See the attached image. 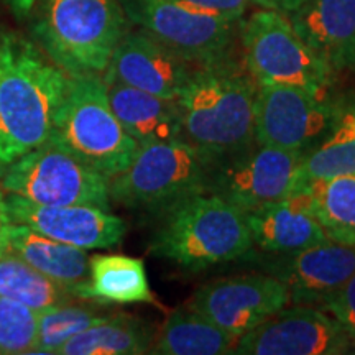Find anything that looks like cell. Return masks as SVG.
I'll list each match as a JSON object with an SVG mask.
<instances>
[{
  "label": "cell",
  "instance_id": "obj_8",
  "mask_svg": "<svg viewBox=\"0 0 355 355\" xmlns=\"http://www.w3.org/2000/svg\"><path fill=\"white\" fill-rule=\"evenodd\" d=\"M127 20L198 66L232 60L241 20L191 7L181 0H119Z\"/></svg>",
  "mask_w": 355,
  "mask_h": 355
},
{
  "label": "cell",
  "instance_id": "obj_30",
  "mask_svg": "<svg viewBox=\"0 0 355 355\" xmlns=\"http://www.w3.org/2000/svg\"><path fill=\"white\" fill-rule=\"evenodd\" d=\"M191 7L201 8V10L219 13L230 20H242L248 3L252 0H181Z\"/></svg>",
  "mask_w": 355,
  "mask_h": 355
},
{
  "label": "cell",
  "instance_id": "obj_16",
  "mask_svg": "<svg viewBox=\"0 0 355 355\" xmlns=\"http://www.w3.org/2000/svg\"><path fill=\"white\" fill-rule=\"evenodd\" d=\"M199 68L202 66L184 60L141 30L128 28L104 73L128 86L175 101Z\"/></svg>",
  "mask_w": 355,
  "mask_h": 355
},
{
  "label": "cell",
  "instance_id": "obj_5",
  "mask_svg": "<svg viewBox=\"0 0 355 355\" xmlns=\"http://www.w3.org/2000/svg\"><path fill=\"white\" fill-rule=\"evenodd\" d=\"M50 141L107 180L125 170L139 150L110 109L102 74L69 76Z\"/></svg>",
  "mask_w": 355,
  "mask_h": 355
},
{
  "label": "cell",
  "instance_id": "obj_23",
  "mask_svg": "<svg viewBox=\"0 0 355 355\" xmlns=\"http://www.w3.org/2000/svg\"><path fill=\"white\" fill-rule=\"evenodd\" d=\"M157 331L145 319L112 313L69 339L58 355H140L150 354Z\"/></svg>",
  "mask_w": 355,
  "mask_h": 355
},
{
  "label": "cell",
  "instance_id": "obj_31",
  "mask_svg": "<svg viewBox=\"0 0 355 355\" xmlns=\"http://www.w3.org/2000/svg\"><path fill=\"white\" fill-rule=\"evenodd\" d=\"M308 0H252V3L260 6L261 8H270V10H277L290 15L291 12L298 10Z\"/></svg>",
  "mask_w": 355,
  "mask_h": 355
},
{
  "label": "cell",
  "instance_id": "obj_26",
  "mask_svg": "<svg viewBox=\"0 0 355 355\" xmlns=\"http://www.w3.org/2000/svg\"><path fill=\"white\" fill-rule=\"evenodd\" d=\"M112 313L107 304L86 300H71L40 311L33 354H58L69 339Z\"/></svg>",
  "mask_w": 355,
  "mask_h": 355
},
{
  "label": "cell",
  "instance_id": "obj_28",
  "mask_svg": "<svg viewBox=\"0 0 355 355\" xmlns=\"http://www.w3.org/2000/svg\"><path fill=\"white\" fill-rule=\"evenodd\" d=\"M37 334V311L0 296V355L33 354Z\"/></svg>",
  "mask_w": 355,
  "mask_h": 355
},
{
  "label": "cell",
  "instance_id": "obj_10",
  "mask_svg": "<svg viewBox=\"0 0 355 355\" xmlns=\"http://www.w3.org/2000/svg\"><path fill=\"white\" fill-rule=\"evenodd\" d=\"M344 107V102L303 87L257 83L255 144L304 155L329 132Z\"/></svg>",
  "mask_w": 355,
  "mask_h": 355
},
{
  "label": "cell",
  "instance_id": "obj_33",
  "mask_svg": "<svg viewBox=\"0 0 355 355\" xmlns=\"http://www.w3.org/2000/svg\"><path fill=\"white\" fill-rule=\"evenodd\" d=\"M6 2L19 19H26V17L33 12L35 2H37V0H6Z\"/></svg>",
  "mask_w": 355,
  "mask_h": 355
},
{
  "label": "cell",
  "instance_id": "obj_6",
  "mask_svg": "<svg viewBox=\"0 0 355 355\" xmlns=\"http://www.w3.org/2000/svg\"><path fill=\"white\" fill-rule=\"evenodd\" d=\"M214 165L183 139L139 146L130 165L109 178L110 202L159 214L181 199L207 193Z\"/></svg>",
  "mask_w": 355,
  "mask_h": 355
},
{
  "label": "cell",
  "instance_id": "obj_20",
  "mask_svg": "<svg viewBox=\"0 0 355 355\" xmlns=\"http://www.w3.org/2000/svg\"><path fill=\"white\" fill-rule=\"evenodd\" d=\"M8 252L20 257L79 300L89 279L87 250L58 242L24 224L10 222L7 229Z\"/></svg>",
  "mask_w": 355,
  "mask_h": 355
},
{
  "label": "cell",
  "instance_id": "obj_27",
  "mask_svg": "<svg viewBox=\"0 0 355 355\" xmlns=\"http://www.w3.org/2000/svg\"><path fill=\"white\" fill-rule=\"evenodd\" d=\"M0 296L28 306L37 313L76 300L68 290L8 250L0 255Z\"/></svg>",
  "mask_w": 355,
  "mask_h": 355
},
{
  "label": "cell",
  "instance_id": "obj_32",
  "mask_svg": "<svg viewBox=\"0 0 355 355\" xmlns=\"http://www.w3.org/2000/svg\"><path fill=\"white\" fill-rule=\"evenodd\" d=\"M10 225V219H8L7 207H6V194H3L2 186H0V255L7 252V229Z\"/></svg>",
  "mask_w": 355,
  "mask_h": 355
},
{
  "label": "cell",
  "instance_id": "obj_14",
  "mask_svg": "<svg viewBox=\"0 0 355 355\" xmlns=\"http://www.w3.org/2000/svg\"><path fill=\"white\" fill-rule=\"evenodd\" d=\"M261 268L282 279L290 304L322 308L355 272V245L326 241L290 254H265Z\"/></svg>",
  "mask_w": 355,
  "mask_h": 355
},
{
  "label": "cell",
  "instance_id": "obj_7",
  "mask_svg": "<svg viewBox=\"0 0 355 355\" xmlns=\"http://www.w3.org/2000/svg\"><path fill=\"white\" fill-rule=\"evenodd\" d=\"M243 63L257 83L303 87L329 96L336 74L296 33L288 15L270 8L241 21Z\"/></svg>",
  "mask_w": 355,
  "mask_h": 355
},
{
  "label": "cell",
  "instance_id": "obj_24",
  "mask_svg": "<svg viewBox=\"0 0 355 355\" xmlns=\"http://www.w3.org/2000/svg\"><path fill=\"white\" fill-rule=\"evenodd\" d=\"M296 193L329 241L355 245V173L313 181Z\"/></svg>",
  "mask_w": 355,
  "mask_h": 355
},
{
  "label": "cell",
  "instance_id": "obj_18",
  "mask_svg": "<svg viewBox=\"0 0 355 355\" xmlns=\"http://www.w3.org/2000/svg\"><path fill=\"white\" fill-rule=\"evenodd\" d=\"M245 222L252 247L263 254H290L329 241L300 193L247 212Z\"/></svg>",
  "mask_w": 355,
  "mask_h": 355
},
{
  "label": "cell",
  "instance_id": "obj_21",
  "mask_svg": "<svg viewBox=\"0 0 355 355\" xmlns=\"http://www.w3.org/2000/svg\"><path fill=\"white\" fill-rule=\"evenodd\" d=\"M79 300L101 304L152 303L144 260L121 254H101L89 259V279Z\"/></svg>",
  "mask_w": 355,
  "mask_h": 355
},
{
  "label": "cell",
  "instance_id": "obj_1",
  "mask_svg": "<svg viewBox=\"0 0 355 355\" xmlns=\"http://www.w3.org/2000/svg\"><path fill=\"white\" fill-rule=\"evenodd\" d=\"M69 74L30 40L0 38V178L50 140Z\"/></svg>",
  "mask_w": 355,
  "mask_h": 355
},
{
  "label": "cell",
  "instance_id": "obj_25",
  "mask_svg": "<svg viewBox=\"0 0 355 355\" xmlns=\"http://www.w3.org/2000/svg\"><path fill=\"white\" fill-rule=\"evenodd\" d=\"M355 173V105L345 104L329 132L301 157L295 191L326 178Z\"/></svg>",
  "mask_w": 355,
  "mask_h": 355
},
{
  "label": "cell",
  "instance_id": "obj_3",
  "mask_svg": "<svg viewBox=\"0 0 355 355\" xmlns=\"http://www.w3.org/2000/svg\"><path fill=\"white\" fill-rule=\"evenodd\" d=\"M158 216L150 254L186 272L239 260L252 250L245 214L217 194H193Z\"/></svg>",
  "mask_w": 355,
  "mask_h": 355
},
{
  "label": "cell",
  "instance_id": "obj_11",
  "mask_svg": "<svg viewBox=\"0 0 355 355\" xmlns=\"http://www.w3.org/2000/svg\"><path fill=\"white\" fill-rule=\"evenodd\" d=\"M301 153L254 144L217 162L207 193L232 204L243 214L282 201L295 191Z\"/></svg>",
  "mask_w": 355,
  "mask_h": 355
},
{
  "label": "cell",
  "instance_id": "obj_9",
  "mask_svg": "<svg viewBox=\"0 0 355 355\" xmlns=\"http://www.w3.org/2000/svg\"><path fill=\"white\" fill-rule=\"evenodd\" d=\"M6 193L42 206H96L110 211L109 180L48 140L0 178Z\"/></svg>",
  "mask_w": 355,
  "mask_h": 355
},
{
  "label": "cell",
  "instance_id": "obj_17",
  "mask_svg": "<svg viewBox=\"0 0 355 355\" xmlns=\"http://www.w3.org/2000/svg\"><path fill=\"white\" fill-rule=\"evenodd\" d=\"M288 19L336 76L355 71V0H308Z\"/></svg>",
  "mask_w": 355,
  "mask_h": 355
},
{
  "label": "cell",
  "instance_id": "obj_12",
  "mask_svg": "<svg viewBox=\"0 0 355 355\" xmlns=\"http://www.w3.org/2000/svg\"><path fill=\"white\" fill-rule=\"evenodd\" d=\"M355 345L329 313L314 306L283 308L239 337L237 355H339Z\"/></svg>",
  "mask_w": 355,
  "mask_h": 355
},
{
  "label": "cell",
  "instance_id": "obj_29",
  "mask_svg": "<svg viewBox=\"0 0 355 355\" xmlns=\"http://www.w3.org/2000/svg\"><path fill=\"white\" fill-rule=\"evenodd\" d=\"M321 309L329 313L349 336L355 345V272L343 286L337 290Z\"/></svg>",
  "mask_w": 355,
  "mask_h": 355
},
{
  "label": "cell",
  "instance_id": "obj_15",
  "mask_svg": "<svg viewBox=\"0 0 355 355\" xmlns=\"http://www.w3.org/2000/svg\"><path fill=\"white\" fill-rule=\"evenodd\" d=\"M6 207L10 222L83 250L117 247L127 234L125 220L96 206H42L7 193Z\"/></svg>",
  "mask_w": 355,
  "mask_h": 355
},
{
  "label": "cell",
  "instance_id": "obj_22",
  "mask_svg": "<svg viewBox=\"0 0 355 355\" xmlns=\"http://www.w3.org/2000/svg\"><path fill=\"white\" fill-rule=\"evenodd\" d=\"M239 337L222 329L198 311L178 308L168 314L155 336V355H225L234 354Z\"/></svg>",
  "mask_w": 355,
  "mask_h": 355
},
{
  "label": "cell",
  "instance_id": "obj_4",
  "mask_svg": "<svg viewBox=\"0 0 355 355\" xmlns=\"http://www.w3.org/2000/svg\"><path fill=\"white\" fill-rule=\"evenodd\" d=\"M33 10L38 46L69 76L104 74L128 30L119 0H37Z\"/></svg>",
  "mask_w": 355,
  "mask_h": 355
},
{
  "label": "cell",
  "instance_id": "obj_13",
  "mask_svg": "<svg viewBox=\"0 0 355 355\" xmlns=\"http://www.w3.org/2000/svg\"><path fill=\"white\" fill-rule=\"evenodd\" d=\"M186 306L241 337L290 306V291L268 273L235 275L198 288Z\"/></svg>",
  "mask_w": 355,
  "mask_h": 355
},
{
  "label": "cell",
  "instance_id": "obj_19",
  "mask_svg": "<svg viewBox=\"0 0 355 355\" xmlns=\"http://www.w3.org/2000/svg\"><path fill=\"white\" fill-rule=\"evenodd\" d=\"M112 112L139 146L181 139V119L176 101L163 99L102 74Z\"/></svg>",
  "mask_w": 355,
  "mask_h": 355
},
{
  "label": "cell",
  "instance_id": "obj_2",
  "mask_svg": "<svg viewBox=\"0 0 355 355\" xmlns=\"http://www.w3.org/2000/svg\"><path fill=\"white\" fill-rule=\"evenodd\" d=\"M257 81L235 61L202 66L176 97L181 139L214 162L255 144Z\"/></svg>",
  "mask_w": 355,
  "mask_h": 355
}]
</instances>
